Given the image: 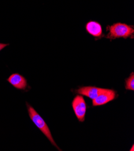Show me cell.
<instances>
[{
  "mask_svg": "<svg viewBox=\"0 0 134 151\" xmlns=\"http://www.w3.org/2000/svg\"><path fill=\"white\" fill-rule=\"evenodd\" d=\"M106 29L108 33L105 37L110 40L120 38L126 39L128 38L133 39L134 37L133 26L125 23H114L111 25H108Z\"/></svg>",
  "mask_w": 134,
  "mask_h": 151,
  "instance_id": "obj_1",
  "label": "cell"
},
{
  "mask_svg": "<svg viewBox=\"0 0 134 151\" xmlns=\"http://www.w3.org/2000/svg\"><path fill=\"white\" fill-rule=\"evenodd\" d=\"M26 105L27 107V110L29 118L31 119L33 122L41 131V132L48 138V139L50 141L52 145H54L58 150H61V149L59 148V147L57 145L56 143L55 142L52 137V134L50 131V129L47 124H46L45 121H44L42 119V117L37 113V112L34 110V109L31 105H29L28 102H26Z\"/></svg>",
  "mask_w": 134,
  "mask_h": 151,
  "instance_id": "obj_2",
  "label": "cell"
},
{
  "mask_svg": "<svg viewBox=\"0 0 134 151\" xmlns=\"http://www.w3.org/2000/svg\"><path fill=\"white\" fill-rule=\"evenodd\" d=\"M72 105L78 120L80 122H84L87 105L84 97L81 95H77L74 98L72 102Z\"/></svg>",
  "mask_w": 134,
  "mask_h": 151,
  "instance_id": "obj_3",
  "label": "cell"
},
{
  "mask_svg": "<svg viewBox=\"0 0 134 151\" xmlns=\"http://www.w3.org/2000/svg\"><path fill=\"white\" fill-rule=\"evenodd\" d=\"M117 92L113 89L104 88L103 91L93 100V106L97 107L106 104L117 98Z\"/></svg>",
  "mask_w": 134,
  "mask_h": 151,
  "instance_id": "obj_4",
  "label": "cell"
},
{
  "mask_svg": "<svg viewBox=\"0 0 134 151\" xmlns=\"http://www.w3.org/2000/svg\"><path fill=\"white\" fill-rule=\"evenodd\" d=\"M86 32L93 36L96 40L101 39L105 36L103 33L101 24L95 21H89L85 25Z\"/></svg>",
  "mask_w": 134,
  "mask_h": 151,
  "instance_id": "obj_5",
  "label": "cell"
},
{
  "mask_svg": "<svg viewBox=\"0 0 134 151\" xmlns=\"http://www.w3.org/2000/svg\"><path fill=\"white\" fill-rule=\"evenodd\" d=\"M103 90L104 88H99L95 86H84L80 87L78 90H76L75 92L80 95L85 96L93 100Z\"/></svg>",
  "mask_w": 134,
  "mask_h": 151,
  "instance_id": "obj_6",
  "label": "cell"
},
{
  "mask_svg": "<svg viewBox=\"0 0 134 151\" xmlns=\"http://www.w3.org/2000/svg\"><path fill=\"white\" fill-rule=\"evenodd\" d=\"M7 81L18 90H25L28 86L26 78L18 73L11 74L7 79Z\"/></svg>",
  "mask_w": 134,
  "mask_h": 151,
  "instance_id": "obj_7",
  "label": "cell"
},
{
  "mask_svg": "<svg viewBox=\"0 0 134 151\" xmlns=\"http://www.w3.org/2000/svg\"><path fill=\"white\" fill-rule=\"evenodd\" d=\"M125 88L126 90H134V73L132 72L130 76L125 80Z\"/></svg>",
  "mask_w": 134,
  "mask_h": 151,
  "instance_id": "obj_8",
  "label": "cell"
},
{
  "mask_svg": "<svg viewBox=\"0 0 134 151\" xmlns=\"http://www.w3.org/2000/svg\"><path fill=\"white\" fill-rule=\"evenodd\" d=\"M9 43H0V51H2L5 47H6L7 46H9Z\"/></svg>",
  "mask_w": 134,
  "mask_h": 151,
  "instance_id": "obj_9",
  "label": "cell"
},
{
  "mask_svg": "<svg viewBox=\"0 0 134 151\" xmlns=\"http://www.w3.org/2000/svg\"><path fill=\"white\" fill-rule=\"evenodd\" d=\"M130 150H133V145L132 146V147L131 149H130Z\"/></svg>",
  "mask_w": 134,
  "mask_h": 151,
  "instance_id": "obj_10",
  "label": "cell"
}]
</instances>
